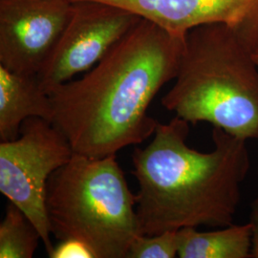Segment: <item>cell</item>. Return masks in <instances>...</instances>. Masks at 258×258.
Instances as JSON below:
<instances>
[{
    "mask_svg": "<svg viewBox=\"0 0 258 258\" xmlns=\"http://www.w3.org/2000/svg\"><path fill=\"white\" fill-rule=\"evenodd\" d=\"M181 258H251L249 223L224 227L215 231L184 228L178 231Z\"/></svg>",
    "mask_w": 258,
    "mask_h": 258,
    "instance_id": "9c48e42d",
    "label": "cell"
},
{
    "mask_svg": "<svg viewBox=\"0 0 258 258\" xmlns=\"http://www.w3.org/2000/svg\"><path fill=\"white\" fill-rule=\"evenodd\" d=\"M41 240L39 231L14 204L6 209L0 224V258H31Z\"/></svg>",
    "mask_w": 258,
    "mask_h": 258,
    "instance_id": "30bf717a",
    "label": "cell"
},
{
    "mask_svg": "<svg viewBox=\"0 0 258 258\" xmlns=\"http://www.w3.org/2000/svg\"><path fill=\"white\" fill-rule=\"evenodd\" d=\"M71 0H0V65L37 75L72 16Z\"/></svg>",
    "mask_w": 258,
    "mask_h": 258,
    "instance_id": "52a82bcc",
    "label": "cell"
},
{
    "mask_svg": "<svg viewBox=\"0 0 258 258\" xmlns=\"http://www.w3.org/2000/svg\"><path fill=\"white\" fill-rule=\"evenodd\" d=\"M73 154L64 134L41 118H29L18 138L0 143V191L36 226L47 253L54 247L47 213L48 181Z\"/></svg>",
    "mask_w": 258,
    "mask_h": 258,
    "instance_id": "5b68a950",
    "label": "cell"
},
{
    "mask_svg": "<svg viewBox=\"0 0 258 258\" xmlns=\"http://www.w3.org/2000/svg\"><path fill=\"white\" fill-rule=\"evenodd\" d=\"M253 57H254V60H255V62H256L258 65V49L256 51L253 52Z\"/></svg>",
    "mask_w": 258,
    "mask_h": 258,
    "instance_id": "5bb4252c",
    "label": "cell"
},
{
    "mask_svg": "<svg viewBox=\"0 0 258 258\" xmlns=\"http://www.w3.org/2000/svg\"><path fill=\"white\" fill-rule=\"evenodd\" d=\"M189 124L158 121L151 143L132 153L142 235L233 224L250 167L247 141L213 127V150L200 152L185 144Z\"/></svg>",
    "mask_w": 258,
    "mask_h": 258,
    "instance_id": "7a4b0ae2",
    "label": "cell"
},
{
    "mask_svg": "<svg viewBox=\"0 0 258 258\" xmlns=\"http://www.w3.org/2000/svg\"><path fill=\"white\" fill-rule=\"evenodd\" d=\"M184 39L142 19L82 79L49 94L53 123L75 153L116 155L154 134L158 120L148 109L175 79Z\"/></svg>",
    "mask_w": 258,
    "mask_h": 258,
    "instance_id": "6da1fadb",
    "label": "cell"
},
{
    "mask_svg": "<svg viewBox=\"0 0 258 258\" xmlns=\"http://www.w3.org/2000/svg\"><path fill=\"white\" fill-rule=\"evenodd\" d=\"M178 249V231L140 235L132 243L126 258H174Z\"/></svg>",
    "mask_w": 258,
    "mask_h": 258,
    "instance_id": "8fae6325",
    "label": "cell"
},
{
    "mask_svg": "<svg viewBox=\"0 0 258 258\" xmlns=\"http://www.w3.org/2000/svg\"><path fill=\"white\" fill-rule=\"evenodd\" d=\"M132 194L116 155L75 153L50 177L46 208L58 240H81L96 258H126L142 235Z\"/></svg>",
    "mask_w": 258,
    "mask_h": 258,
    "instance_id": "277c9868",
    "label": "cell"
},
{
    "mask_svg": "<svg viewBox=\"0 0 258 258\" xmlns=\"http://www.w3.org/2000/svg\"><path fill=\"white\" fill-rule=\"evenodd\" d=\"M141 18L99 1L73 2L72 16L54 51L37 75L48 94L97 64Z\"/></svg>",
    "mask_w": 258,
    "mask_h": 258,
    "instance_id": "8992f818",
    "label": "cell"
},
{
    "mask_svg": "<svg viewBox=\"0 0 258 258\" xmlns=\"http://www.w3.org/2000/svg\"><path fill=\"white\" fill-rule=\"evenodd\" d=\"M174 80L162 98L166 110L194 125L206 121L258 140V65L232 29L214 23L190 30Z\"/></svg>",
    "mask_w": 258,
    "mask_h": 258,
    "instance_id": "3957f363",
    "label": "cell"
},
{
    "mask_svg": "<svg viewBox=\"0 0 258 258\" xmlns=\"http://www.w3.org/2000/svg\"><path fill=\"white\" fill-rule=\"evenodd\" d=\"M48 255L51 258H96L92 249L85 243L74 238L59 240Z\"/></svg>",
    "mask_w": 258,
    "mask_h": 258,
    "instance_id": "7c38bea8",
    "label": "cell"
},
{
    "mask_svg": "<svg viewBox=\"0 0 258 258\" xmlns=\"http://www.w3.org/2000/svg\"><path fill=\"white\" fill-rule=\"evenodd\" d=\"M249 223L251 231V257L258 258V199L251 206Z\"/></svg>",
    "mask_w": 258,
    "mask_h": 258,
    "instance_id": "4fadbf2b",
    "label": "cell"
},
{
    "mask_svg": "<svg viewBox=\"0 0 258 258\" xmlns=\"http://www.w3.org/2000/svg\"><path fill=\"white\" fill-rule=\"evenodd\" d=\"M29 118L53 122L54 108L50 95L37 75L21 74L0 65V140H16Z\"/></svg>",
    "mask_w": 258,
    "mask_h": 258,
    "instance_id": "ba28073f",
    "label": "cell"
}]
</instances>
